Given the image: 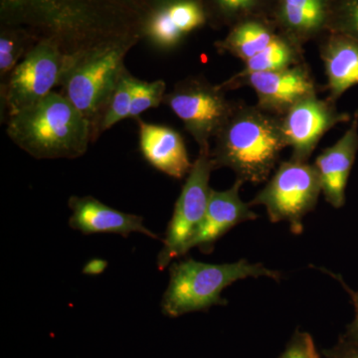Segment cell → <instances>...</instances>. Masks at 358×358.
<instances>
[{"instance_id": "1", "label": "cell", "mask_w": 358, "mask_h": 358, "mask_svg": "<svg viewBox=\"0 0 358 358\" xmlns=\"http://www.w3.org/2000/svg\"><path fill=\"white\" fill-rule=\"evenodd\" d=\"M211 150L214 169L228 167L242 182L267 180L287 145L281 117L258 107L236 103L215 136Z\"/></svg>"}, {"instance_id": "2", "label": "cell", "mask_w": 358, "mask_h": 358, "mask_svg": "<svg viewBox=\"0 0 358 358\" xmlns=\"http://www.w3.org/2000/svg\"><path fill=\"white\" fill-rule=\"evenodd\" d=\"M7 134L35 159H76L93 140L88 120L63 94L52 92L9 117Z\"/></svg>"}, {"instance_id": "3", "label": "cell", "mask_w": 358, "mask_h": 358, "mask_svg": "<svg viewBox=\"0 0 358 358\" xmlns=\"http://www.w3.org/2000/svg\"><path fill=\"white\" fill-rule=\"evenodd\" d=\"M169 277L162 301V313L169 317H178L214 306L227 305L221 294L233 282L260 277L279 282L282 275L263 264H252L245 259L230 264H207L188 258L171 264Z\"/></svg>"}, {"instance_id": "4", "label": "cell", "mask_w": 358, "mask_h": 358, "mask_svg": "<svg viewBox=\"0 0 358 358\" xmlns=\"http://www.w3.org/2000/svg\"><path fill=\"white\" fill-rule=\"evenodd\" d=\"M131 45L112 42L67 55L61 81L63 95L88 120L93 138L98 136L106 106L127 70L124 60Z\"/></svg>"}, {"instance_id": "5", "label": "cell", "mask_w": 358, "mask_h": 358, "mask_svg": "<svg viewBox=\"0 0 358 358\" xmlns=\"http://www.w3.org/2000/svg\"><path fill=\"white\" fill-rule=\"evenodd\" d=\"M320 193L322 183L315 166L289 159L280 164L249 205L265 207L271 222H288L292 233L299 235L303 230V217L315 208Z\"/></svg>"}, {"instance_id": "6", "label": "cell", "mask_w": 358, "mask_h": 358, "mask_svg": "<svg viewBox=\"0 0 358 358\" xmlns=\"http://www.w3.org/2000/svg\"><path fill=\"white\" fill-rule=\"evenodd\" d=\"M164 103L185 124V129L199 143V150H210V140L229 119L236 103L231 102L220 86L202 77L181 80Z\"/></svg>"}, {"instance_id": "7", "label": "cell", "mask_w": 358, "mask_h": 358, "mask_svg": "<svg viewBox=\"0 0 358 358\" xmlns=\"http://www.w3.org/2000/svg\"><path fill=\"white\" fill-rule=\"evenodd\" d=\"M214 171L211 150H199L193 162L185 185L174 208L164 239V247L157 256V267L164 270L173 260L183 256L186 245L194 236L203 220L210 196L209 179Z\"/></svg>"}, {"instance_id": "8", "label": "cell", "mask_w": 358, "mask_h": 358, "mask_svg": "<svg viewBox=\"0 0 358 358\" xmlns=\"http://www.w3.org/2000/svg\"><path fill=\"white\" fill-rule=\"evenodd\" d=\"M67 54L56 42L44 40L26 53L4 86V105L9 117L32 107L61 85Z\"/></svg>"}, {"instance_id": "9", "label": "cell", "mask_w": 358, "mask_h": 358, "mask_svg": "<svg viewBox=\"0 0 358 358\" xmlns=\"http://www.w3.org/2000/svg\"><path fill=\"white\" fill-rule=\"evenodd\" d=\"M224 91L240 87L253 89L260 109L282 117L296 103L317 96V85L310 66L301 63L288 69L254 73L240 79H228L219 85Z\"/></svg>"}, {"instance_id": "10", "label": "cell", "mask_w": 358, "mask_h": 358, "mask_svg": "<svg viewBox=\"0 0 358 358\" xmlns=\"http://www.w3.org/2000/svg\"><path fill=\"white\" fill-rule=\"evenodd\" d=\"M352 120V115L341 112L329 98L312 96L296 103L281 117L285 141L293 150L291 159L308 162L327 131Z\"/></svg>"}, {"instance_id": "11", "label": "cell", "mask_w": 358, "mask_h": 358, "mask_svg": "<svg viewBox=\"0 0 358 358\" xmlns=\"http://www.w3.org/2000/svg\"><path fill=\"white\" fill-rule=\"evenodd\" d=\"M242 185L243 182L236 179L229 189L224 192L211 189L203 220L194 236L186 245L183 255L192 248H199L202 253H211L216 242L232 228L258 217L249 203H245L240 197Z\"/></svg>"}, {"instance_id": "12", "label": "cell", "mask_w": 358, "mask_h": 358, "mask_svg": "<svg viewBox=\"0 0 358 358\" xmlns=\"http://www.w3.org/2000/svg\"><path fill=\"white\" fill-rule=\"evenodd\" d=\"M331 0H270L268 20L277 31L301 45L327 32Z\"/></svg>"}, {"instance_id": "13", "label": "cell", "mask_w": 358, "mask_h": 358, "mask_svg": "<svg viewBox=\"0 0 358 358\" xmlns=\"http://www.w3.org/2000/svg\"><path fill=\"white\" fill-rule=\"evenodd\" d=\"M358 152V110L353 115L350 128L334 145L326 148L315 159L322 193L334 208L345 204V190Z\"/></svg>"}, {"instance_id": "14", "label": "cell", "mask_w": 358, "mask_h": 358, "mask_svg": "<svg viewBox=\"0 0 358 358\" xmlns=\"http://www.w3.org/2000/svg\"><path fill=\"white\" fill-rule=\"evenodd\" d=\"M72 215L69 226L83 234L113 233L129 237L131 233H141L159 239V236L143 225V217L124 213L102 203L93 196H72L68 201Z\"/></svg>"}, {"instance_id": "15", "label": "cell", "mask_w": 358, "mask_h": 358, "mask_svg": "<svg viewBox=\"0 0 358 358\" xmlns=\"http://www.w3.org/2000/svg\"><path fill=\"white\" fill-rule=\"evenodd\" d=\"M140 127L141 154L155 169L176 179L189 173L192 164L182 136L164 124L136 119Z\"/></svg>"}, {"instance_id": "16", "label": "cell", "mask_w": 358, "mask_h": 358, "mask_svg": "<svg viewBox=\"0 0 358 358\" xmlns=\"http://www.w3.org/2000/svg\"><path fill=\"white\" fill-rule=\"evenodd\" d=\"M320 39V56L329 90L327 98L336 102L346 91L358 85V43L334 32H327Z\"/></svg>"}, {"instance_id": "17", "label": "cell", "mask_w": 358, "mask_h": 358, "mask_svg": "<svg viewBox=\"0 0 358 358\" xmlns=\"http://www.w3.org/2000/svg\"><path fill=\"white\" fill-rule=\"evenodd\" d=\"M205 22L204 9L196 0H178L160 9L148 25V35L157 47L171 49Z\"/></svg>"}, {"instance_id": "18", "label": "cell", "mask_w": 358, "mask_h": 358, "mask_svg": "<svg viewBox=\"0 0 358 358\" xmlns=\"http://www.w3.org/2000/svg\"><path fill=\"white\" fill-rule=\"evenodd\" d=\"M278 33L267 18H250L233 26L227 37L216 43V48L219 52L229 53L246 62L264 50Z\"/></svg>"}, {"instance_id": "19", "label": "cell", "mask_w": 358, "mask_h": 358, "mask_svg": "<svg viewBox=\"0 0 358 358\" xmlns=\"http://www.w3.org/2000/svg\"><path fill=\"white\" fill-rule=\"evenodd\" d=\"M303 62H305L303 46L278 33L275 38L264 50L244 62L243 69L231 79H240L254 73L288 69Z\"/></svg>"}, {"instance_id": "20", "label": "cell", "mask_w": 358, "mask_h": 358, "mask_svg": "<svg viewBox=\"0 0 358 358\" xmlns=\"http://www.w3.org/2000/svg\"><path fill=\"white\" fill-rule=\"evenodd\" d=\"M133 81L134 76L124 71L103 110L99 124V134L129 117L133 101Z\"/></svg>"}, {"instance_id": "21", "label": "cell", "mask_w": 358, "mask_h": 358, "mask_svg": "<svg viewBox=\"0 0 358 358\" xmlns=\"http://www.w3.org/2000/svg\"><path fill=\"white\" fill-rule=\"evenodd\" d=\"M213 6L225 22L234 26L250 18L268 20L270 0H213Z\"/></svg>"}, {"instance_id": "22", "label": "cell", "mask_w": 358, "mask_h": 358, "mask_svg": "<svg viewBox=\"0 0 358 358\" xmlns=\"http://www.w3.org/2000/svg\"><path fill=\"white\" fill-rule=\"evenodd\" d=\"M327 32L339 33L358 43V0H331Z\"/></svg>"}, {"instance_id": "23", "label": "cell", "mask_w": 358, "mask_h": 358, "mask_svg": "<svg viewBox=\"0 0 358 358\" xmlns=\"http://www.w3.org/2000/svg\"><path fill=\"white\" fill-rule=\"evenodd\" d=\"M166 85L162 80L155 82H145L134 77L133 101H131V119L138 117L145 110L159 107L164 103L166 96Z\"/></svg>"}, {"instance_id": "24", "label": "cell", "mask_w": 358, "mask_h": 358, "mask_svg": "<svg viewBox=\"0 0 358 358\" xmlns=\"http://www.w3.org/2000/svg\"><path fill=\"white\" fill-rule=\"evenodd\" d=\"M278 358H320V355L312 336L296 329Z\"/></svg>"}, {"instance_id": "25", "label": "cell", "mask_w": 358, "mask_h": 358, "mask_svg": "<svg viewBox=\"0 0 358 358\" xmlns=\"http://www.w3.org/2000/svg\"><path fill=\"white\" fill-rule=\"evenodd\" d=\"M22 47L11 35L2 34L0 38V75L6 79L20 63Z\"/></svg>"}, {"instance_id": "26", "label": "cell", "mask_w": 358, "mask_h": 358, "mask_svg": "<svg viewBox=\"0 0 358 358\" xmlns=\"http://www.w3.org/2000/svg\"><path fill=\"white\" fill-rule=\"evenodd\" d=\"M317 268L322 270V272L327 273V275H331V277H333L336 281L341 282L343 288L345 289L346 293H348V296L352 299V305L353 307H355V320L346 327L345 334H343V336L345 339H348V341L358 345V291H353L352 288H350V287L346 285V282L343 281V277H341V275L334 274V273L331 272V271H327L324 268Z\"/></svg>"}, {"instance_id": "27", "label": "cell", "mask_w": 358, "mask_h": 358, "mask_svg": "<svg viewBox=\"0 0 358 358\" xmlns=\"http://www.w3.org/2000/svg\"><path fill=\"white\" fill-rule=\"evenodd\" d=\"M322 355L324 358H358V345L341 336L333 348L322 350Z\"/></svg>"}]
</instances>
